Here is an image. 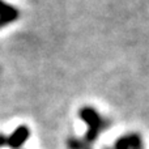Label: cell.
I'll return each mask as SVG.
<instances>
[{"label":"cell","instance_id":"obj_1","mask_svg":"<svg viewBox=\"0 0 149 149\" xmlns=\"http://www.w3.org/2000/svg\"><path fill=\"white\" fill-rule=\"evenodd\" d=\"M77 115L86 126L84 140L90 145L110 127V120L100 113L94 106L84 105L79 109Z\"/></svg>","mask_w":149,"mask_h":149},{"label":"cell","instance_id":"obj_2","mask_svg":"<svg viewBox=\"0 0 149 149\" xmlns=\"http://www.w3.org/2000/svg\"><path fill=\"white\" fill-rule=\"evenodd\" d=\"M30 135H31V130L26 124H20L9 135L0 132V148L21 149L22 145L30 139Z\"/></svg>","mask_w":149,"mask_h":149},{"label":"cell","instance_id":"obj_3","mask_svg":"<svg viewBox=\"0 0 149 149\" xmlns=\"http://www.w3.org/2000/svg\"><path fill=\"white\" fill-rule=\"evenodd\" d=\"M113 149H144V140L139 132H127L115 140Z\"/></svg>","mask_w":149,"mask_h":149},{"label":"cell","instance_id":"obj_4","mask_svg":"<svg viewBox=\"0 0 149 149\" xmlns=\"http://www.w3.org/2000/svg\"><path fill=\"white\" fill-rule=\"evenodd\" d=\"M20 16L21 12L16 5L10 4L5 0H0V30L18 21Z\"/></svg>","mask_w":149,"mask_h":149},{"label":"cell","instance_id":"obj_5","mask_svg":"<svg viewBox=\"0 0 149 149\" xmlns=\"http://www.w3.org/2000/svg\"><path fill=\"white\" fill-rule=\"evenodd\" d=\"M65 147H67V149H93L92 145L85 141L84 139L74 136L68 137L67 141H65Z\"/></svg>","mask_w":149,"mask_h":149}]
</instances>
